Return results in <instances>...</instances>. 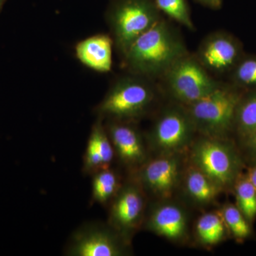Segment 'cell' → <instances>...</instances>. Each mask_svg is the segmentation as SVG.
<instances>
[{
    "instance_id": "6da1fadb",
    "label": "cell",
    "mask_w": 256,
    "mask_h": 256,
    "mask_svg": "<svg viewBox=\"0 0 256 256\" xmlns=\"http://www.w3.org/2000/svg\"><path fill=\"white\" fill-rule=\"evenodd\" d=\"M188 53L180 32L162 18L134 42L122 58L131 74L148 79L161 78Z\"/></svg>"
},
{
    "instance_id": "7a4b0ae2",
    "label": "cell",
    "mask_w": 256,
    "mask_h": 256,
    "mask_svg": "<svg viewBox=\"0 0 256 256\" xmlns=\"http://www.w3.org/2000/svg\"><path fill=\"white\" fill-rule=\"evenodd\" d=\"M188 154V162L206 174L223 192L233 190L242 174V156L228 138L198 136Z\"/></svg>"
},
{
    "instance_id": "3957f363",
    "label": "cell",
    "mask_w": 256,
    "mask_h": 256,
    "mask_svg": "<svg viewBox=\"0 0 256 256\" xmlns=\"http://www.w3.org/2000/svg\"><path fill=\"white\" fill-rule=\"evenodd\" d=\"M244 90L223 84L200 100L185 106L198 136L228 138L233 132L237 106Z\"/></svg>"
},
{
    "instance_id": "277c9868",
    "label": "cell",
    "mask_w": 256,
    "mask_h": 256,
    "mask_svg": "<svg viewBox=\"0 0 256 256\" xmlns=\"http://www.w3.org/2000/svg\"><path fill=\"white\" fill-rule=\"evenodd\" d=\"M148 80L133 74L119 78L96 108V114L102 119L128 122L142 117L156 96Z\"/></svg>"
},
{
    "instance_id": "5b68a950",
    "label": "cell",
    "mask_w": 256,
    "mask_h": 256,
    "mask_svg": "<svg viewBox=\"0 0 256 256\" xmlns=\"http://www.w3.org/2000/svg\"><path fill=\"white\" fill-rule=\"evenodd\" d=\"M161 18L154 0H112L106 12L114 44L122 57Z\"/></svg>"
},
{
    "instance_id": "8992f818",
    "label": "cell",
    "mask_w": 256,
    "mask_h": 256,
    "mask_svg": "<svg viewBox=\"0 0 256 256\" xmlns=\"http://www.w3.org/2000/svg\"><path fill=\"white\" fill-rule=\"evenodd\" d=\"M197 134L185 106L172 104L166 108L148 132L146 142L154 156L188 154Z\"/></svg>"
},
{
    "instance_id": "52a82bcc",
    "label": "cell",
    "mask_w": 256,
    "mask_h": 256,
    "mask_svg": "<svg viewBox=\"0 0 256 256\" xmlns=\"http://www.w3.org/2000/svg\"><path fill=\"white\" fill-rule=\"evenodd\" d=\"M161 78L172 100L184 106L206 97L222 84L190 53L175 62Z\"/></svg>"
},
{
    "instance_id": "ba28073f",
    "label": "cell",
    "mask_w": 256,
    "mask_h": 256,
    "mask_svg": "<svg viewBox=\"0 0 256 256\" xmlns=\"http://www.w3.org/2000/svg\"><path fill=\"white\" fill-rule=\"evenodd\" d=\"M183 154L154 156L130 174L144 193L156 200H171L180 188L184 171Z\"/></svg>"
},
{
    "instance_id": "9c48e42d",
    "label": "cell",
    "mask_w": 256,
    "mask_h": 256,
    "mask_svg": "<svg viewBox=\"0 0 256 256\" xmlns=\"http://www.w3.org/2000/svg\"><path fill=\"white\" fill-rule=\"evenodd\" d=\"M146 195L132 176L124 182L109 206L108 224L131 244L132 237L142 226L146 214Z\"/></svg>"
},
{
    "instance_id": "30bf717a",
    "label": "cell",
    "mask_w": 256,
    "mask_h": 256,
    "mask_svg": "<svg viewBox=\"0 0 256 256\" xmlns=\"http://www.w3.org/2000/svg\"><path fill=\"white\" fill-rule=\"evenodd\" d=\"M131 244L108 224L90 222L80 226L70 236L65 249L68 256H124L130 255Z\"/></svg>"
},
{
    "instance_id": "8fae6325",
    "label": "cell",
    "mask_w": 256,
    "mask_h": 256,
    "mask_svg": "<svg viewBox=\"0 0 256 256\" xmlns=\"http://www.w3.org/2000/svg\"><path fill=\"white\" fill-rule=\"evenodd\" d=\"M244 54L238 38L228 32L218 31L204 38L195 56L210 74L223 75L230 74Z\"/></svg>"
},
{
    "instance_id": "7c38bea8",
    "label": "cell",
    "mask_w": 256,
    "mask_h": 256,
    "mask_svg": "<svg viewBox=\"0 0 256 256\" xmlns=\"http://www.w3.org/2000/svg\"><path fill=\"white\" fill-rule=\"evenodd\" d=\"M105 127L114 146L116 158L130 174L149 160L148 146L132 122L109 120Z\"/></svg>"
},
{
    "instance_id": "4fadbf2b",
    "label": "cell",
    "mask_w": 256,
    "mask_h": 256,
    "mask_svg": "<svg viewBox=\"0 0 256 256\" xmlns=\"http://www.w3.org/2000/svg\"><path fill=\"white\" fill-rule=\"evenodd\" d=\"M144 228L172 242H181L188 235V216L182 207L171 200H162L146 214Z\"/></svg>"
},
{
    "instance_id": "5bb4252c",
    "label": "cell",
    "mask_w": 256,
    "mask_h": 256,
    "mask_svg": "<svg viewBox=\"0 0 256 256\" xmlns=\"http://www.w3.org/2000/svg\"><path fill=\"white\" fill-rule=\"evenodd\" d=\"M102 120L99 117L92 124L88 139L82 168L85 175L92 176L100 170L110 168L116 158L114 146Z\"/></svg>"
},
{
    "instance_id": "9a60e30c",
    "label": "cell",
    "mask_w": 256,
    "mask_h": 256,
    "mask_svg": "<svg viewBox=\"0 0 256 256\" xmlns=\"http://www.w3.org/2000/svg\"><path fill=\"white\" fill-rule=\"evenodd\" d=\"M114 44V40L109 35H94L77 44L76 55L88 68L100 73H108L112 68Z\"/></svg>"
},
{
    "instance_id": "2e32d148",
    "label": "cell",
    "mask_w": 256,
    "mask_h": 256,
    "mask_svg": "<svg viewBox=\"0 0 256 256\" xmlns=\"http://www.w3.org/2000/svg\"><path fill=\"white\" fill-rule=\"evenodd\" d=\"M182 182L188 198L198 206L210 204L223 192L206 174L190 163L185 166Z\"/></svg>"
},
{
    "instance_id": "e0dca14e",
    "label": "cell",
    "mask_w": 256,
    "mask_h": 256,
    "mask_svg": "<svg viewBox=\"0 0 256 256\" xmlns=\"http://www.w3.org/2000/svg\"><path fill=\"white\" fill-rule=\"evenodd\" d=\"M242 143L256 131V90L242 94L236 110L234 130Z\"/></svg>"
},
{
    "instance_id": "ac0fdd59",
    "label": "cell",
    "mask_w": 256,
    "mask_h": 256,
    "mask_svg": "<svg viewBox=\"0 0 256 256\" xmlns=\"http://www.w3.org/2000/svg\"><path fill=\"white\" fill-rule=\"evenodd\" d=\"M92 176V202L104 206H108L124 182L111 166L97 172Z\"/></svg>"
},
{
    "instance_id": "d6986e66",
    "label": "cell",
    "mask_w": 256,
    "mask_h": 256,
    "mask_svg": "<svg viewBox=\"0 0 256 256\" xmlns=\"http://www.w3.org/2000/svg\"><path fill=\"white\" fill-rule=\"evenodd\" d=\"M227 229L220 212H208L197 220L196 236L203 245L212 246L224 240Z\"/></svg>"
},
{
    "instance_id": "ffe728a7",
    "label": "cell",
    "mask_w": 256,
    "mask_h": 256,
    "mask_svg": "<svg viewBox=\"0 0 256 256\" xmlns=\"http://www.w3.org/2000/svg\"><path fill=\"white\" fill-rule=\"evenodd\" d=\"M228 76L230 84L240 90H256V55L245 54Z\"/></svg>"
},
{
    "instance_id": "44dd1931",
    "label": "cell",
    "mask_w": 256,
    "mask_h": 256,
    "mask_svg": "<svg viewBox=\"0 0 256 256\" xmlns=\"http://www.w3.org/2000/svg\"><path fill=\"white\" fill-rule=\"evenodd\" d=\"M236 206L249 223L256 217V190L248 175L240 174L234 184Z\"/></svg>"
},
{
    "instance_id": "7402d4cb",
    "label": "cell",
    "mask_w": 256,
    "mask_h": 256,
    "mask_svg": "<svg viewBox=\"0 0 256 256\" xmlns=\"http://www.w3.org/2000/svg\"><path fill=\"white\" fill-rule=\"evenodd\" d=\"M160 12L191 31L195 28L188 0H154Z\"/></svg>"
},
{
    "instance_id": "603a6c76",
    "label": "cell",
    "mask_w": 256,
    "mask_h": 256,
    "mask_svg": "<svg viewBox=\"0 0 256 256\" xmlns=\"http://www.w3.org/2000/svg\"><path fill=\"white\" fill-rule=\"evenodd\" d=\"M220 214L227 228L237 240L242 242L250 236V223L238 207L228 204L223 207Z\"/></svg>"
},
{
    "instance_id": "cb8c5ba5",
    "label": "cell",
    "mask_w": 256,
    "mask_h": 256,
    "mask_svg": "<svg viewBox=\"0 0 256 256\" xmlns=\"http://www.w3.org/2000/svg\"><path fill=\"white\" fill-rule=\"evenodd\" d=\"M244 144L246 148L249 158L254 162V164L256 165V131Z\"/></svg>"
},
{
    "instance_id": "d4e9b609",
    "label": "cell",
    "mask_w": 256,
    "mask_h": 256,
    "mask_svg": "<svg viewBox=\"0 0 256 256\" xmlns=\"http://www.w3.org/2000/svg\"><path fill=\"white\" fill-rule=\"evenodd\" d=\"M194 1L205 8L214 10L220 9L223 4V0H194Z\"/></svg>"
},
{
    "instance_id": "484cf974",
    "label": "cell",
    "mask_w": 256,
    "mask_h": 256,
    "mask_svg": "<svg viewBox=\"0 0 256 256\" xmlns=\"http://www.w3.org/2000/svg\"><path fill=\"white\" fill-rule=\"evenodd\" d=\"M247 175L256 190V165L249 170Z\"/></svg>"
},
{
    "instance_id": "4316f807",
    "label": "cell",
    "mask_w": 256,
    "mask_h": 256,
    "mask_svg": "<svg viewBox=\"0 0 256 256\" xmlns=\"http://www.w3.org/2000/svg\"><path fill=\"white\" fill-rule=\"evenodd\" d=\"M6 0H0V12H1L2 10L3 6L6 2Z\"/></svg>"
}]
</instances>
